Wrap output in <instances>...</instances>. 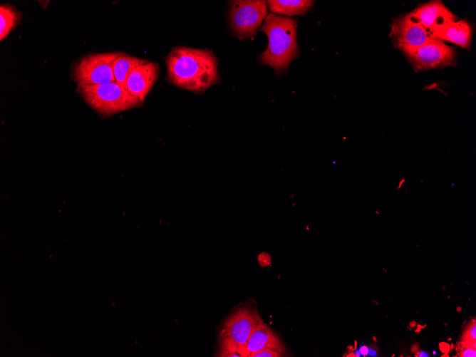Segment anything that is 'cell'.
Returning <instances> with one entry per match:
<instances>
[{"instance_id":"obj_1","label":"cell","mask_w":476,"mask_h":357,"mask_svg":"<svg viewBox=\"0 0 476 357\" xmlns=\"http://www.w3.org/2000/svg\"><path fill=\"white\" fill-rule=\"evenodd\" d=\"M165 61L168 80L178 88L202 93L220 81L218 60L207 48L175 47Z\"/></svg>"},{"instance_id":"obj_2","label":"cell","mask_w":476,"mask_h":357,"mask_svg":"<svg viewBox=\"0 0 476 357\" xmlns=\"http://www.w3.org/2000/svg\"><path fill=\"white\" fill-rule=\"evenodd\" d=\"M297 21L274 14L267 15L260 31L268 37V46L259 57L260 63L282 73L299 56L296 40Z\"/></svg>"},{"instance_id":"obj_3","label":"cell","mask_w":476,"mask_h":357,"mask_svg":"<svg viewBox=\"0 0 476 357\" xmlns=\"http://www.w3.org/2000/svg\"><path fill=\"white\" fill-rule=\"evenodd\" d=\"M263 323L258 311L252 306L239 307L224 321L219 333V356H242L252 332Z\"/></svg>"},{"instance_id":"obj_4","label":"cell","mask_w":476,"mask_h":357,"mask_svg":"<svg viewBox=\"0 0 476 357\" xmlns=\"http://www.w3.org/2000/svg\"><path fill=\"white\" fill-rule=\"evenodd\" d=\"M77 91L103 116H110L136 108L142 103L137 97L115 81L99 85H78Z\"/></svg>"},{"instance_id":"obj_5","label":"cell","mask_w":476,"mask_h":357,"mask_svg":"<svg viewBox=\"0 0 476 357\" xmlns=\"http://www.w3.org/2000/svg\"><path fill=\"white\" fill-rule=\"evenodd\" d=\"M416 71L443 68L455 64V51L439 40L420 46H396Z\"/></svg>"},{"instance_id":"obj_6","label":"cell","mask_w":476,"mask_h":357,"mask_svg":"<svg viewBox=\"0 0 476 357\" xmlns=\"http://www.w3.org/2000/svg\"><path fill=\"white\" fill-rule=\"evenodd\" d=\"M267 16L265 1H232L229 3V24L240 39L253 38Z\"/></svg>"},{"instance_id":"obj_7","label":"cell","mask_w":476,"mask_h":357,"mask_svg":"<svg viewBox=\"0 0 476 357\" xmlns=\"http://www.w3.org/2000/svg\"><path fill=\"white\" fill-rule=\"evenodd\" d=\"M120 52L88 55L76 63L73 78L78 85H99L115 82L113 62Z\"/></svg>"},{"instance_id":"obj_8","label":"cell","mask_w":476,"mask_h":357,"mask_svg":"<svg viewBox=\"0 0 476 357\" xmlns=\"http://www.w3.org/2000/svg\"><path fill=\"white\" fill-rule=\"evenodd\" d=\"M390 36L396 46H420L436 40L418 22L408 14L396 19L391 25Z\"/></svg>"},{"instance_id":"obj_9","label":"cell","mask_w":476,"mask_h":357,"mask_svg":"<svg viewBox=\"0 0 476 357\" xmlns=\"http://www.w3.org/2000/svg\"><path fill=\"white\" fill-rule=\"evenodd\" d=\"M408 15L423 26L431 36L435 30L457 19L440 1H432L422 4Z\"/></svg>"},{"instance_id":"obj_10","label":"cell","mask_w":476,"mask_h":357,"mask_svg":"<svg viewBox=\"0 0 476 357\" xmlns=\"http://www.w3.org/2000/svg\"><path fill=\"white\" fill-rule=\"evenodd\" d=\"M159 68L157 63L148 61L135 67L128 75L125 88L143 103L157 80Z\"/></svg>"},{"instance_id":"obj_11","label":"cell","mask_w":476,"mask_h":357,"mask_svg":"<svg viewBox=\"0 0 476 357\" xmlns=\"http://www.w3.org/2000/svg\"><path fill=\"white\" fill-rule=\"evenodd\" d=\"M472 30L465 20L453 21L435 30L432 38L440 41L455 43L465 49H470Z\"/></svg>"},{"instance_id":"obj_12","label":"cell","mask_w":476,"mask_h":357,"mask_svg":"<svg viewBox=\"0 0 476 357\" xmlns=\"http://www.w3.org/2000/svg\"><path fill=\"white\" fill-rule=\"evenodd\" d=\"M273 349L281 353L284 347L280 339L264 322L251 334L242 351L243 357H249L253 353L264 350Z\"/></svg>"},{"instance_id":"obj_13","label":"cell","mask_w":476,"mask_h":357,"mask_svg":"<svg viewBox=\"0 0 476 357\" xmlns=\"http://www.w3.org/2000/svg\"><path fill=\"white\" fill-rule=\"evenodd\" d=\"M314 1L306 0H271L267 1L269 10L274 14L296 16L304 15L312 9Z\"/></svg>"},{"instance_id":"obj_14","label":"cell","mask_w":476,"mask_h":357,"mask_svg":"<svg viewBox=\"0 0 476 357\" xmlns=\"http://www.w3.org/2000/svg\"><path fill=\"white\" fill-rule=\"evenodd\" d=\"M148 61V60L130 56L123 53L113 62V68L115 82L125 88L129 73L135 67Z\"/></svg>"},{"instance_id":"obj_15","label":"cell","mask_w":476,"mask_h":357,"mask_svg":"<svg viewBox=\"0 0 476 357\" xmlns=\"http://www.w3.org/2000/svg\"><path fill=\"white\" fill-rule=\"evenodd\" d=\"M21 13L10 4L0 6V40L6 38L20 23Z\"/></svg>"},{"instance_id":"obj_16","label":"cell","mask_w":476,"mask_h":357,"mask_svg":"<svg viewBox=\"0 0 476 357\" xmlns=\"http://www.w3.org/2000/svg\"><path fill=\"white\" fill-rule=\"evenodd\" d=\"M282 353L273 349H264L252 353L249 357H280Z\"/></svg>"},{"instance_id":"obj_17","label":"cell","mask_w":476,"mask_h":357,"mask_svg":"<svg viewBox=\"0 0 476 357\" xmlns=\"http://www.w3.org/2000/svg\"><path fill=\"white\" fill-rule=\"evenodd\" d=\"M476 339V324L475 320L470 324L467 328L465 333H464L463 340L464 341H475Z\"/></svg>"},{"instance_id":"obj_18","label":"cell","mask_w":476,"mask_h":357,"mask_svg":"<svg viewBox=\"0 0 476 357\" xmlns=\"http://www.w3.org/2000/svg\"><path fill=\"white\" fill-rule=\"evenodd\" d=\"M460 356L461 357H475L476 356V350L475 348L464 346V348L460 353Z\"/></svg>"},{"instance_id":"obj_19","label":"cell","mask_w":476,"mask_h":357,"mask_svg":"<svg viewBox=\"0 0 476 357\" xmlns=\"http://www.w3.org/2000/svg\"><path fill=\"white\" fill-rule=\"evenodd\" d=\"M361 356H366L368 353V348L366 346H362L358 349Z\"/></svg>"},{"instance_id":"obj_20","label":"cell","mask_w":476,"mask_h":357,"mask_svg":"<svg viewBox=\"0 0 476 357\" xmlns=\"http://www.w3.org/2000/svg\"><path fill=\"white\" fill-rule=\"evenodd\" d=\"M377 353H378L377 350L375 348L371 347L368 348V355L371 356H376Z\"/></svg>"},{"instance_id":"obj_21","label":"cell","mask_w":476,"mask_h":357,"mask_svg":"<svg viewBox=\"0 0 476 357\" xmlns=\"http://www.w3.org/2000/svg\"><path fill=\"white\" fill-rule=\"evenodd\" d=\"M417 355L419 357H428L429 356V354L426 351H419Z\"/></svg>"},{"instance_id":"obj_22","label":"cell","mask_w":476,"mask_h":357,"mask_svg":"<svg viewBox=\"0 0 476 357\" xmlns=\"http://www.w3.org/2000/svg\"><path fill=\"white\" fill-rule=\"evenodd\" d=\"M354 355H355V356H361V353H360L359 350H357V351H356V353H355Z\"/></svg>"},{"instance_id":"obj_23","label":"cell","mask_w":476,"mask_h":357,"mask_svg":"<svg viewBox=\"0 0 476 357\" xmlns=\"http://www.w3.org/2000/svg\"><path fill=\"white\" fill-rule=\"evenodd\" d=\"M436 353H437V352H436L435 351H433V355H436Z\"/></svg>"}]
</instances>
